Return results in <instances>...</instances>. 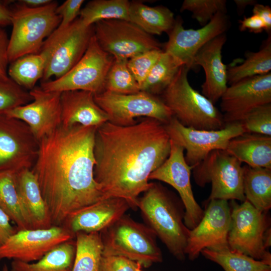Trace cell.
<instances>
[{
    "instance_id": "cell-1",
    "label": "cell",
    "mask_w": 271,
    "mask_h": 271,
    "mask_svg": "<svg viewBox=\"0 0 271 271\" xmlns=\"http://www.w3.org/2000/svg\"><path fill=\"white\" fill-rule=\"evenodd\" d=\"M97 127L61 124L39 141L31 170L50 211L53 225L72 213L105 198L94 177Z\"/></svg>"
},
{
    "instance_id": "cell-2",
    "label": "cell",
    "mask_w": 271,
    "mask_h": 271,
    "mask_svg": "<svg viewBox=\"0 0 271 271\" xmlns=\"http://www.w3.org/2000/svg\"><path fill=\"white\" fill-rule=\"evenodd\" d=\"M171 140L164 124L154 118L129 126L107 121L97 127L94 177L105 198L125 200L137 208L139 196L150 187L151 174L168 158Z\"/></svg>"
},
{
    "instance_id": "cell-3",
    "label": "cell",
    "mask_w": 271,
    "mask_h": 271,
    "mask_svg": "<svg viewBox=\"0 0 271 271\" xmlns=\"http://www.w3.org/2000/svg\"><path fill=\"white\" fill-rule=\"evenodd\" d=\"M139 207L149 227L177 258H185L190 233L184 221L185 208L161 185L151 183L139 199Z\"/></svg>"
},
{
    "instance_id": "cell-4",
    "label": "cell",
    "mask_w": 271,
    "mask_h": 271,
    "mask_svg": "<svg viewBox=\"0 0 271 271\" xmlns=\"http://www.w3.org/2000/svg\"><path fill=\"white\" fill-rule=\"evenodd\" d=\"M184 65L180 68L161 98L182 125L204 130H218L225 125L222 113L214 104L190 85Z\"/></svg>"
},
{
    "instance_id": "cell-5",
    "label": "cell",
    "mask_w": 271,
    "mask_h": 271,
    "mask_svg": "<svg viewBox=\"0 0 271 271\" xmlns=\"http://www.w3.org/2000/svg\"><path fill=\"white\" fill-rule=\"evenodd\" d=\"M57 2L37 8L19 1L11 8L12 30L8 45L12 63L24 56L38 53L46 39L58 28L61 17L56 13Z\"/></svg>"
},
{
    "instance_id": "cell-6",
    "label": "cell",
    "mask_w": 271,
    "mask_h": 271,
    "mask_svg": "<svg viewBox=\"0 0 271 271\" xmlns=\"http://www.w3.org/2000/svg\"><path fill=\"white\" fill-rule=\"evenodd\" d=\"M228 246L271 265L270 219L268 212L256 209L247 200L241 204L231 200Z\"/></svg>"
},
{
    "instance_id": "cell-7",
    "label": "cell",
    "mask_w": 271,
    "mask_h": 271,
    "mask_svg": "<svg viewBox=\"0 0 271 271\" xmlns=\"http://www.w3.org/2000/svg\"><path fill=\"white\" fill-rule=\"evenodd\" d=\"M102 255H120L145 267L162 261L153 231L124 215L100 232Z\"/></svg>"
},
{
    "instance_id": "cell-8",
    "label": "cell",
    "mask_w": 271,
    "mask_h": 271,
    "mask_svg": "<svg viewBox=\"0 0 271 271\" xmlns=\"http://www.w3.org/2000/svg\"><path fill=\"white\" fill-rule=\"evenodd\" d=\"M94 35L93 26L77 18L68 27L56 29L44 41L40 53L46 64L42 82L64 75L81 59Z\"/></svg>"
},
{
    "instance_id": "cell-9",
    "label": "cell",
    "mask_w": 271,
    "mask_h": 271,
    "mask_svg": "<svg viewBox=\"0 0 271 271\" xmlns=\"http://www.w3.org/2000/svg\"><path fill=\"white\" fill-rule=\"evenodd\" d=\"M242 163L225 150H216L192 169L196 183L204 187L211 183L208 201L212 199L245 200Z\"/></svg>"
},
{
    "instance_id": "cell-10",
    "label": "cell",
    "mask_w": 271,
    "mask_h": 271,
    "mask_svg": "<svg viewBox=\"0 0 271 271\" xmlns=\"http://www.w3.org/2000/svg\"><path fill=\"white\" fill-rule=\"evenodd\" d=\"M113 60V57L100 47L93 35L84 54L73 67L58 78L42 82L40 87L59 92L82 90L94 94L101 93Z\"/></svg>"
},
{
    "instance_id": "cell-11",
    "label": "cell",
    "mask_w": 271,
    "mask_h": 271,
    "mask_svg": "<svg viewBox=\"0 0 271 271\" xmlns=\"http://www.w3.org/2000/svg\"><path fill=\"white\" fill-rule=\"evenodd\" d=\"M94 100L107 114L108 121L117 125H133L138 122L134 119L139 117L166 124L173 116L160 97L145 91L122 94L104 91L94 94Z\"/></svg>"
},
{
    "instance_id": "cell-12",
    "label": "cell",
    "mask_w": 271,
    "mask_h": 271,
    "mask_svg": "<svg viewBox=\"0 0 271 271\" xmlns=\"http://www.w3.org/2000/svg\"><path fill=\"white\" fill-rule=\"evenodd\" d=\"M164 126L170 140L186 151L185 159L192 169L211 152L225 150L231 139L244 132L240 122L218 130L198 129L184 126L174 116Z\"/></svg>"
},
{
    "instance_id": "cell-13",
    "label": "cell",
    "mask_w": 271,
    "mask_h": 271,
    "mask_svg": "<svg viewBox=\"0 0 271 271\" xmlns=\"http://www.w3.org/2000/svg\"><path fill=\"white\" fill-rule=\"evenodd\" d=\"M93 26L98 44L114 59L128 60L147 51L163 50L162 44L152 35L129 21L102 20Z\"/></svg>"
},
{
    "instance_id": "cell-14",
    "label": "cell",
    "mask_w": 271,
    "mask_h": 271,
    "mask_svg": "<svg viewBox=\"0 0 271 271\" xmlns=\"http://www.w3.org/2000/svg\"><path fill=\"white\" fill-rule=\"evenodd\" d=\"M38 151L39 141L26 123L0 113V170H31Z\"/></svg>"
},
{
    "instance_id": "cell-15",
    "label": "cell",
    "mask_w": 271,
    "mask_h": 271,
    "mask_svg": "<svg viewBox=\"0 0 271 271\" xmlns=\"http://www.w3.org/2000/svg\"><path fill=\"white\" fill-rule=\"evenodd\" d=\"M191 171L185 161L184 149L171 140L168 158L149 177V180H156L167 183L178 192L185 208L184 223L190 230L199 224L204 214L193 194Z\"/></svg>"
},
{
    "instance_id": "cell-16",
    "label": "cell",
    "mask_w": 271,
    "mask_h": 271,
    "mask_svg": "<svg viewBox=\"0 0 271 271\" xmlns=\"http://www.w3.org/2000/svg\"><path fill=\"white\" fill-rule=\"evenodd\" d=\"M181 18L176 19L168 33V40L164 46L165 52L171 55L182 65L190 70L198 51L216 37L225 33L229 26L226 13H218L205 26L200 29H185Z\"/></svg>"
},
{
    "instance_id": "cell-17",
    "label": "cell",
    "mask_w": 271,
    "mask_h": 271,
    "mask_svg": "<svg viewBox=\"0 0 271 271\" xmlns=\"http://www.w3.org/2000/svg\"><path fill=\"white\" fill-rule=\"evenodd\" d=\"M74 237L61 226L17 230L0 245V260L36 261L57 245Z\"/></svg>"
},
{
    "instance_id": "cell-18",
    "label": "cell",
    "mask_w": 271,
    "mask_h": 271,
    "mask_svg": "<svg viewBox=\"0 0 271 271\" xmlns=\"http://www.w3.org/2000/svg\"><path fill=\"white\" fill-rule=\"evenodd\" d=\"M199 224L190 233L185 249L186 255L193 260L205 248L228 246L227 238L231 222V208L228 201L212 199Z\"/></svg>"
},
{
    "instance_id": "cell-19",
    "label": "cell",
    "mask_w": 271,
    "mask_h": 271,
    "mask_svg": "<svg viewBox=\"0 0 271 271\" xmlns=\"http://www.w3.org/2000/svg\"><path fill=\"white\" fill-rule=\"evenodd\" d=\"M220 99L225 123L240 121L255 108L271 103V73L246 78L230 85Z\"/></svg>"
},
{
    "instance_id": "cell-20",
    "label": "cell",
    "mask_w": 271,
    "mask_h": 271,
    "mask_svg": "<svg viewBox=\"0 0 271 271\" xmlns=\"http://www.w3.org/2000/svg\"><path fill=\"white\" fill-rule=\"evenodd\" d=\"M29 91L32 101L2 113L26 123L39 141L62 124L61 92L46 91L40 87Z\"/></svg>"
},
{
    "instance_id": "cell-21",
    "label": "cell",
    "mask_w": 271,
    "mask_h": 271,
    "mask_svg": "<svg viewBox=\"0 0 271 271\" xmlns=\"http://www.w3.org/2000/svg\"><path fill=\"white\" fill-rule=\"evenodd\" d=\"M130 208L123 199L104 198L72 213L62 226L74 237L79 232H101L123 216Z\"/></svg>"
},
{
    "instance_id": "cell-22",
    "label": "cell",
    "mask_w": 271,
    "mask_h": 271,
    "mask_svg": "<svg viewBox=\"0 0 271 271\" xmlns=\"http://www.w3.org/2000/svg\"><path fill=\"white\" fill-rule=\"evenodd\" d=\"M226 40L225 33L216 37L198 51L193 60L194 68L200 66L205 72L201 93L214 104L228 87L227 67L223 63L222 57V50Z\"/></svg>"
},
{
    "instance_id": "cell-23",
    "label": "cell",
    "mask_w": 271,
    "mask_h": 271,
    "mask_svg": "<svg viewBox=\"0 0 271 271\" xmlns=\"http://www.w3.org/2000/svg\"><path fill=\"white\" fill-rule=\"evenodd\" d=\"M16 184L21 210L30 229H47L53 226L49 210L32 170L17 172Z\"/></svg>"
},
{
    "instance_id": "cell-24",
    "label": "cell",
    "mask_w": 271,
    "mask_h": 271,
    "mask_svg": "<svg viewBox=\"0 0 271 271\" xmlns=\"http://www.w3.org/2000/svg\"><path fill=\"white\" fill-rule=\"evenodd\" d=\"M62 124L98 127L108 121L107 114L95 102L91 92L74 90L61 92Z\"/></svg>"
},
{
    "instance_id": "cell-25",
    "label": "cell",
    "mask_w": 271,
    "mask_h": 271,
    "mask_svg": "<svg viewBox=\"0 0 271 271\" xmlns=\"http://www.w3.org/2000/svg\"><path fill=\"white\" fill-rule=\"evenodd\" d=\"M225 151L247 166L271 169V136L244 132L231 139Z\"/></svg>"
},
{
    "instance_id": "cell-26",
    "label": "cell",
    "mask_w": 271,
    "mask_h": 271,
    "mask_svg": "<svg viewBox=\"0 0 271 271\" xmlns=\"http://www.w3.org/2000/svg\"><path fill=\"white\" fill-rule=\"evenodd\" d=\"M175 20L174 13L165 6L150 7L137 1L130 2L129 21L151 35L168 34Z\"/></svg>"
},
{
    "instance_id": "cell-27",
    "label": "cell",
    "mask_w": 271,
    "mask_h": 271,
    "mask_svg": "<svg viewBox=\"0 0 271 271\" xmlns=\"http://www.w3.org/2000/svg\"><path fill=\"white\" fill-rule=\"evenodd\" d=\"M76 252L73 239L50 250L35 262L13 260L10 271H72Z\"/></svg>"
},
{
    "instance_id": "cell-28",
    "label": "cell",
    "mask_w": 271,
    "mask_h": 271,
    "mask_svg": "<svg viewBox=\"0 0 271 271\" xmlns=\"http://www.w3.org/2000/svg\"><path fill=\"white\" fill-rule=\"evenodd\" d=\"M243 168V192L245 200L256 209L268 212L271 208V169Z\"/></svg>"
},
{
    "instance_id": "cell-29",
    "label": "cell",
    "mask_w": 271,
    "mask_h": 271,
    "mask_svg": "<svg viewBox=\"0 0 271 271\" xmlns=\"http://www.w3.org/2000/svg\"><path fill=\"white\" fill-rule=\"evenodd\" d=\"M271 70V34L262 42L257 52H247L240 64L227 67V83L229 85L248 77L264 75Z\"/></svg>"
},
{
    "instance_id": "cell-30",
    "label": "cell",
    "mask_w": 271,
    "mask_h": 271,
    "mask_svg": "<svg viewBox=\"0 0 271 271\" xmlns=\"http://www.w3.org/2000/svg\"><path fill=\"white\" fill-rule=\"evenodd\" d=\"M201 253L219 264L225 271H271V265L231 249L228 246L205 248Z\"/></svg>"
},
{
    "instance_id": "cell-31",
    "label": "cell",
    "mask_w": 271,
    "mask_h": 271,
    "mask_svg": "<svg viewBox=\"0 0 271 271\" xmlns=\"http://www.w3.org/2000/svg\"><path fill=\"white\" fill-rule=\"evenodd\" d=\"M76 252L72 271H99L103 246L100 232L75 234Z\"/></svg>"
},
{
    "instance_id": "cell-32",
    "label": "cell",
    "mask_w": 271,
    "mask_h": 271,
    "mask_svg": "<svg viewBox=\"0 0 271 271\" xmlns=\"http://www.w3.org/2000/svg\"><path fill=\"white\" fill-rule=\"evenodd\" d=\"M130 2L127 0H93L81 9L79 19L86 26L107 20L129 21Z\"/></svg>"
},
{
    "instance_id": "cell-33",
    "label": "cell",
    "mask_w": 271,
    "mask_h": 271,
    "mask_svg": "<svg viewBox=\"0 0 271 271\" xmlns=\"http://www.w3.org/2000/svg\"><path fill=\"white\" fill-rule=\"evenodd\" d=\"M46 60L39 52L21 57L11 63L8 76L23 88L32 90L43 76Z\"/></svg>"
},
{
    "instance_id": "cell-34",
    "label": "cell",
    "mask_w": 271,
    "mask_h": 271,
    "mask_svg": "<svg viewBox=\"0 0 271 271\" xmlns=\"http://www.w3.org/2000/svg\"><path fill=\"white\" fill-rule=\"evenodd\" d=\"M181 64L163 51L147 78L140 86V91L158 96L171 83Z\"/></svg>"
},
{
    "instance_id": "cell-35",
    "label": "cell",
    "mask_w": 271,
    "mask_h": 271,
    "mask_svg": "<svg viewBox=\"0 0 271 271\" xmlns=\"http://www.w3.org/2000/svg\"><path fill=\"white\" fill-rule=\"evenodd\" d=\"M16 172L0 170V208L10 217L18 230L30 229L22 213L16 184Z\"/></svg>"
},
{
    "instance_id": "cell-36",
    "label": "cell",
    "mask_w": 271,
    "mask_h": 271,
    "mask_svg": "<svg viewBox=\"0 0 271 271\" xmlns=\"http://www.w3.org/2000/svg\"><path fill=\"white\" fill-rule=\"evenodd\" d=\"M127 60L114 58L105 78L104 91L122 94L140 91L138 82L127 67Z\"/></svg>"
},
{
    "instance_id": "cell-37",
    "label": "cell",
    "mask_w": 271,
    "mask_h": 271,
    "mask_svg": "<svg viewBox=\"0 0 271 271\" xmlns=\"http://www.w3.org/2000/svg\"><path fill=\"white\" fill-rule=\"evenodd\" d=\"M225 0H185L182 4L180 12L189 11L193 19L203 27L218 13H226Z\"/></svg>"
},
{
    "instance_id": "cell-38",
    "label": "cell",
    "mask_w": 271,
    "mask_h": 271,
    "mask_svg": "<svg viewBox=\"0 0 271 271\" xmlns=\"http://www.w3.org/2000/svg\"><path fill=\"white\" fill-rule=\"evenodd\" d=\"M32 100L30 91L9 77L0 79V113L26 105Z\"/></svg>"
},
{
    "instance_id": "cell-39",
    "label": "cell",
    "mask_w": 271,
    "mask_h": 271,
    "mask_svg": "<svg viewBox=\"0 0 271 271\" xmlns=\"http://www.w3.org/2000/svg\"><path fill=\"white\" fill-rule=\"evenodd\" d=\"M239 122L244 132L271 136V103L255 108Z\"/></svg>"
},
{
    "instance_id": "cell-40",
    "label": "cell",
    "mask_w": 271,
    "mask_h": 271,
    "mask_svg": "<svg viewBox=\"0 0 271 271\" xmlns=\"http://www.w3.org/2000/svg\"><path fill=\"white\" fill-rule=\"evenodd\" d=\"M163 51L160 49L147 51L127 60V67L139 87L147 78Z\"/></svg>"
},
{
    "instance_id": "cell-41",
    "label": "cell",
    "mask_w": 271,
    "mask_h": 271,
    "mask_svg": "<svg viewBox=\"0 0 271 271\" xmlns=\"http://www.w3.org/2000/svg\"><path fill=\"white\" fill-rule=\"evenodd\" d=\"M139 263L120 255L101 256L99 271H136Z\"/></svg>"
},
{
    "instance_id": "cell-42",
    "label": "cell",
    "mask_w": 271,
    "mask_h": 271,
    "mask_svg": "<svg viewBox=\"0 0 271 271\" xmlns=\"http://www.w3.org/2000/svg\"><path fill=\"white\" fill-rule=\"evenodd\" d=\"M83 0H67L56 8L57 14L61 17V21L57 30H62L68 27L79 15Z\"/></svg>"
},
{
    "instance_id": "cell-43",
    "label": "cell",
    "mask_w": 271,
    "mask_h": 271,
    "mask_svg": "<svg viewBox=\"0 0 271 271\" xmlns=\"http://www.w3.org/2000/svg\"><path fill=\"white\" fill-rule=\"evenodd\" d=\"M9 38L5 30L0 26V79L9 77L8 75V45Z\"/></svg>"
},
{
    "instance_id": "cell-44",
    "label": "cell",
    "mask_w": 271,
    "mask_h": 271,
    "mask_svg": "<svg viewBox=\"0 0 271 271\" xmlns=\"http://www.w3.org/2000/svg\"><path fill=\"white\" fill-rule=\"evenodd\" d=\"M239 29L241 32L248 31L254 34L261 33L265 30L264 25L261 19L255 15L244 17L239 21Z\"/></svg>"
},
{
    "instance_id": "cell-45",
    "label": "cell",
    "mask_w": 271,
    "mask_h": 271,
    "mask_svg": "<svg viewBox=\"0 0 271 271\" xmlns=\"http://www.w3.org/2000/svg\"><path fill=\"white\" fill-rule=\"evenodd\" d=\"M9 216L0 208V245L18 230L11 224Z\"/></svg>"
},
{
    "instance_id": "cell-46",
    "label": "cell",
    "mask_w": 271,
    "mask_h": 271,
    "mask_svg": "<svg viewBox=\"0 0 271 271\" xmlns=\"http://www.w3.org/2000/svg\"><path fill=\"white\" fill-rule=\"evenodd\" d=\"M252 14L258 16L262 21L265 30L271 34V8L268 6L256 3L253 6Z\"/></svg>"
},
{
    "instance_id": "cell-47",
    "label": "cell",
    "mask_w": 271,
    "mask_h": 271,
    "mask_svg": "<svg viewBox=\"0 0 271 271\" xmlns=\"http://www.w3.org/2000/svg\"><path fill=\"white\" fill-rule=\"evenodd\" d=\"M10 2L0 1V26L4 27L11 24V10L9 6Z\"/></svg>"
},
{
    "instance_id": "cell-48",
    "label": "cell",
    "mask_w": 271,
    "mask_h": 271,
    "mask_svg": "<svg viewBox=\"0 0 271 271\" xmlns=\"http://www.w3.org/2000/svg\"><path fill=\"white\" fill-rule=\"evenodd\" d=\"M51 0H22L19 1L23 5L32 8H37L46 6L50 3Z\"/></svg>"
},
{
    "instance_id": "cell-49",
    "label": "cell",
    "mask_w": 271,
    "mask_h": 271,
    "mask_svg": "<svg viewBox=\"0 0 271 271\" xmlns=\"http://www.w3.org/2000/svg\"><path fill=\"white\" fill-rule=\"evenodd\" d=\"M234 2L239 13L243 12L247 6H254L257 3L254 0H234Z\"/></svg>"
},
{
    "instance_id": "cell-50",
    "label": "cell",
    "mask_w": 271,
    "mask_h": 271,
    "mask_svg": "<svg viewBox=\"0 0 271 271\" xmlns=\"http://www.w3.org/2000/svg\"><path fill=\"white\" fill-rule=\"evenodd\" d=\"M3 271H10V270L9 269L8 266L6 264H5L3 268Z\"/></svg>"
},
{
    "instance_id": "cell-51",
    "label": "cell",
    "mask_w": 271,
    "mask_h": 271,
    "mask_svg": "<svg viewBox=\"0 0 271 271\" xmlns=\"http://www.w3.org/2000/svg\"><path fill=\"white\" fill-rule=\"evenodd\" d=\"M141 267H142V265H140L139 267L137 268L136 271H142Z\"/></svg>"
}]
</instances>
